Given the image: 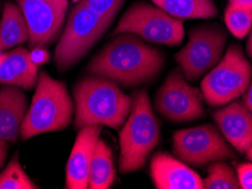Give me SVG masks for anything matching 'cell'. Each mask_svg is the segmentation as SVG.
<instances>
[{"instance_id":"obj_1","label":"cell","mask_w":252,"mask_h":189,"mask_svg":"<svg viewBox=\"0 0 252 189\" xmlns=\"http://www.w3.org/2000/svg\"><path fill=\"white\" fill-rule=\"evenodd\" d=\"M165 55L132 33L114 35L91 59L87 72L124 87H135L156 79L164 68Z\"/></svg>"},{"instance_id":"obj_2","label":"cell","mask_w":252,"mask_h":189,"mask_svg":"<svg viewBox=\"0 0 252 189\" xmlns=\"http://www.w3.org/2000/svg\"><path fill=\"white\" fill-rule=\"evenodd\" d=\"M74 127L107 126L120 129L132 109V98L120 85L101 76L90 75L80 80L73 87Z\"/></svg>"},{"instance_id":"obj_3","label":"cell","mask_w":252,"mask_h":189,"mask_svg":"<svg viewBox=\"0 0 252 189\" xmlns=\"http://www.w3.org/2000/svg\"><path fill=\"white\" fill-rule=\"evenodd\" d=\"M75 106L66 84L41 70L32 102L21 126L22 140L47 133L64 131L72 124Z\"/></svg>"},{"instance_id":"obj_4","label":"cell","mask_w":252,"mask_h":189,"mask_svg":"<svg viewBox=\"0 0 252 189\" xmlns=\"http://www.w3.org/2000/svg\"><path fill=\"white\" fill-rule=\"evenodd\" d=\"M159 139L160 124L151 108L149 94L140 90L132 96L131 112L120 131V172L125 175L142 168Z\"/></svg>"},{"instance_id":"obj_5","label":"cell","mask_w":252,"mask_h":189,"mask_svg":"<svg viewBox=\"0 0 252 189\" xmlns=\"http://www.w3.org/2000/svg\"><path fill=\"white\" fill-rule=\"evenodd\" d=\"M110 24L83 0L74 3L55 49L54 62L59 72L76 65L105 34Z\"/></svg>"},{"instance_id":"obj_6","label":"cell","mask_w":252,"mask_h":189,"mask_svg":"<svg viewBox=\"0 0 252 189\" xmlns=\"http://www.w3.org/2000/svg\"><path fill=\"white\" fill-rule=\"evenodd\" d=\"M252 79V67L238 44L226 50L220 62L201 81L203 99L211 107H221L244 95Z\"/></svg>"},{"instance_id":"obj_7","label":"cell","mask_w":252,"mask_h":189,"mask_svg":"<svg viewBox=\"0 0 252 189\" xmlns=\"http://www.w3.org/2000/svg\"><path fill=\"white\" fill-rule=\"evenodd\" d=\"M113 33H132L147 42L177 47L185 32L183 21L172 17L155 3L138 1L128 7Z\"/></svg>"},{"instance_id":"obj_8","label":"cell","mask_w":252,"mask_h":189,"mask_svg":"<svg viewBox=\"0 0 252 189\" xmlns=\"http://www.w3.org/2000/svg\"><path fill=\"white\" fill-rule=\"evenodd\" d=\"M227 33L220 24H203L192 28L185 47L175 60L188 81L195 83L216 66L224 55Z\"/></svg>"},{"instance_id":"obj_9","label":"cell","mask_w":252,"mask_h":189,"mask_svg":"<svg viewBox=\"0 0 252 189\" xmlns=\"http://www.w3.org/2000/svg\"><path fill=\"white\" fill-rule=\"evenodd\" d=\"M173 151L181 161L193 166L234 158V151L214 125L177 131L173 135Z\"/></svg>"},{"instance_id":"obj_10","label":"cell","mask_w":252,"mask_h":189,"mask_svg":"<svg viewBox=\"0 0 252 189\" xmlns=\"http://www.w3.org/2000/svg\"><path fill=\"white\" fill-rule=\"evenodd\" d=\"M203 100L202 91L191 86L181 69H175L159 88L155 108L172 122L193 121L205 114Z\"/></svg>"},{"instance_id":"obj_11","label":"cell","mask_w":252,"mask_h":189,"mask_svg":"<svg viewBox=\"0 0 252 189\" xmlns=\"http://www.w3.org/2000/svg\"><path fill=\"white\" fill-rule=\"evenodd\" d=\"M29 27V48L42 50L61 38L68 0H16Z\"/></svg>"},{"instance_id":"obj_12","label":"cell","mask_w":252,"mask_h":189,"mask_svg":"<svg viewBox=\"0 0 252 189\" xmlns=\"http://www.w3.org/2000/svg\"><path fill=\"white\" fill-rule=\"evenodd\" d=\"M102 132V126H85L79 129L76 139L66 165V189L89 188V173L95 145Z\"/></svg>"},{"instance_id":"obj_13","label":"cell","mask_w":252,"mask_h":189,"mask_svg":"<svg viewBox=\"0 0 252 189\" xmlns=\"http://www.w3.org/2000/svg\"><path fill=\"white\" fill-rule=\"evenodd\" d=\"M214 120L232 147L246 153L252 145V111L243 101H232L214 112Z\"/></svg>"},{"instance_id":"obj_14","label":"cell","mask_w":252,"mask_h":189,"mask_svg":"<svg viewBox=\"0 0 252 189\" xmlns=\"http://www.w3.org/2000/svg\"><path fill=\"white\" fill-rule=\"evenodd\" d=\"M150 176L158 189H203V179L183 161L167 153H156Z\"/></svg>"},{"instance_id":"obj_15","label":"cell","mask_w":252,"mask_h":189,"mask_svg":"<svg viewBox=\"0 0 252 189\" xmlns=\"http://www.w3.org/2000/svg\"><path fill=\"white\" fill-rule=\"evenodd\" d=\"M38 64L28 48L17 47L0 53V84L30 91L38 83Z\"/></svg>"},{"instance_id":"obj_16","label":"cell","mask_w":252,"mask_h":189,"mask_svg":"<svg viewBox=\"0 0 252 189\" xmlns=\"http://www.w3.org/2000/svg\"><path fill=\"white\" fill-rule=\"evenodd\" d=\"M29 100L23 88L2 85L0 88V140L15 144L29 110Z\"/></svg>"},{"instance_id":"obj_17","label":"cell","mask_w":252,"mask_h":189,"mask_svg":"<svg viewBox=\"0 0 252 189\" xmlns=\"http://www.w3.org/2000/svg\"><path fill=\"white\" fill-rule=\"evenodd\" d=\"M29 42V27L17 3L6 1L0 21V53Z\"/></svg>"},{"instance_id":"obj_18","label":"cell","mask_w":252,"mask_h":189,"mask_svg":"<svg viewBox=\"0 0 252 189\" xmlns=\"http://www.w3.org/2000/svg\"><path fill=\"white\" fill-rule=\"evenodd\" d=\"M176 20H211L217 17L218 8L213 0H151Z\"/></svg>"},{"instance_id":"obj_19","label":"cell","mask_w":252,"mask_h":189,"mask_svg":"<svg viewBox=\"0 0 252 189\" xmlns=\"http://www.w3.org/2000/svg\"><path fill=\"white\" fill-rule=\"evenodd\" d=\"M114 159L110 147L103 139L98 140L92 157L90 173H89V188L108 189L115 180Z\"/></svg>"},{"instance_id":"obj_20","label":"cell","mask_w":252,"mask_h":189,"mask_svg":"<svg viewBox=\"0 0 252 189\" xmlns=\"http://www.w3.org/2000/svg\"><path fill=\"white\" fill-rule=\"evenodd\" d=\"M225 24L235 38L243 39L252 27V7L229 2L225 10Z\"/></svg>"},{"instance_id":"obj_21","label":"cell","mask_w":252,"mask_h":189,"mask_svg":"<svg viewBox=\"0 0 252 189\" xmlns=\"http://www.w3.org/2000/svg\"><path fill=\"white\" fill-rule=\"evenodd\" d=\"M203 188L207 189H239L238 173L231 165L223 161L210 163L208 173L203 179Z\"/></svg>"},{"instance_id":"obj_22","label":"cell","mask_w":252,"mask_h":189,"mask_svg":"<svg viewBox=\"0 0 252 189\" xmlns=\"http://www.w3.org/2000/svg\"><path fill=\"white\" fill-rule=\"evenodd\" d=\"M39 188L24 171L16 152L5 169L0 172V189H36Z\"/></svg>"},{"instance_id":"obj_23","label":"cell","mask_w":252,"mask_h":189,"mask_svg":"<svg viewBox=\"0 0 252 189\" xmlns=\"http://www.w3.org/2000/svg\"><path fill=\"white\" fill-rule=\"evenodd\" d=\"M99 16L113 23L125 0H83Z\"/></svg>"},{"instance_id":"obj_24","label":"cell","mask_w":252,"mask_h":189,"mask_svg":"<svg viewBox=\"0 0 252 189\" xmlns=\"http://www.w3.org/2000/svg\"><path fill=\"white\" fill-rule=\"evenodd\" d=\"M240 188L252 189V163H243L236 170Z\"/></svg>"},{"instance_id":"obj_25","label":"cell","mask_w":252,"mask_h":189,"mask_svg":"<svg viewBox=\"0 0 252 189\" xmlns=\"http://www.w3.org/2000/svg\"><path fill=\"white\" fill-rule=\"evenodd\" d=\"M8 151H9L8 142L0 140V169H1L3 164H5L7 155H8Z\"/></svg>"},{"instance_id":"obj_26","label":"cell","mask_w":252,"mask_h":189,"mask_svg":"<svg viewBox=\"0 0 252 189\" xmlns=\"http://www.w3.org/2000/svg\"><path fill=\"white\" fill-rule=\"evenodd\" d=\"M243 102H244V105H246L248 108L252 111V79H251L249 86H248V88H247L246 93H244Z\"/></svg>"},{"instance_id":"obj_27","label":"cell","mask_w":252,"mask_h":189,"mask_svg":"<svg viewBox=\"0 0 252 189\" xmlns=\"http://www.w3.org/2000/svg\"><path fill=\"white\" fill-rule=\"evenodd\" d=\"M248 35H249V38H248V42H247V53L252 58V27Z\"/></svg>"},{"instance_id":"obj_28","label":"cell","mask_w":252,"mask_h":189,"mask_svg":"<svg viewBox=\"0 0 252 189\" xmlns=\"http://www.w3.org/2000/svg\"><path fill=\"white\" fill-rule=\"evenodd\" d=\"M229 2H235L240 3V5L252 7V0H229Z\"/></svg>"},{"instance_id":"obj_29","label":"cell","mask_w":252,"mask_h":189,"mask_svg":"<svg viewBox=\"0 0 252 189\" xmlns=\"http://www.w3.org/2000/svg\"><path fill=\"white\" fill-rule=\"evenodd\" d=\"M246 154H247V157L249 158V160L252 162V145L249 147V149H248V151L246 152Z\"/></svg>"},{"instance_id":"obj_30","label":"cell","mask_w":252,"mask_h":189,"mask_svg":"<svg viewBox=\"0 0 252 189\" xmlns=\"http://www.w3.org/2000/svg\"><path fill=\"white\" fill-rule=\"evenodd\" d=\"M72 1H73L74 3H75V2H77V1H80V0H72Z\"/></svg>"}]
</instances>
